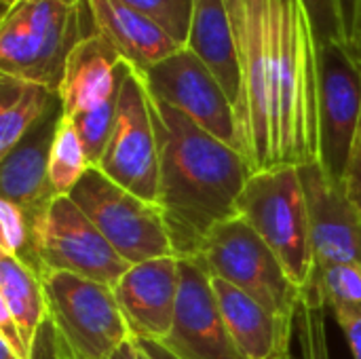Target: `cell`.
I'll use <instances>...</instances> for the list:
<instances>
[{
    "instance_id": "20",
    "label": "cell",
    "mask_w": 361,
    "mask_h": 359,
    "mask_svg": "<svg viewBox=\"0 0 361 359\" xmlns=\"http://www.w3.org/2000/svg\"><path fill=\"white\" fill-rule=\"evenodd\" d=\"M59 106L51 87L0 74V159Z\"/></svg>"
},
{
    "instance_id": "22",
    "label": "cell",
    "mask_w": 361,
    "mask_h": 359,
    "mask_svg": "<svg viewBox=\"0 0 361 359\" xmlns=\"http://www.w3.org/2000/svg\"><path fill=\"white\" fill-rule=\"evenodd\" d=\"M93 167L89 163L87 150L80 142V135L74 123L68 116H59L51 154H49V188L53 197L70 195L82 176Z\"/></svg>"
},
{
    "instance_id": "2",
    "label": "cell",
    "mask_w": 361,
    "mask_h": 359,
    "mask_svg": "<svg viewBox=\"0 0 361 359\" xmlns=\"http://www.w3.org/2000/svg\"><path fill=\"white\" fill-rule=\"evenodd\" d=\"M150 93V91H148ZM159 142V199L173 256L192 260L214 226L237 216L252 169L243 154L150 93Z\"/></svg>"
},
{
    "instance_id": "23",
    "label": "cell",
    "mask_w": 361,
    "mask_h": 359,
    "mask_svg": "<svg viewBox=\"0 0 361 359\" xmlns=\"http://www.w3.org/2000/svg\"><path fill=\"white\" fill-rule=\"evenodd\" d=\"M313 286L332 315L361 313V264L357 262L317 267Z\"/></svg>"
},
{
    "instance_id": "32",
    "label": "cell",
    "mask_w": 361,
    "mask_h": 359,
    "mask_svg": "<svg viewBox=\"0 0 361 359\" xmlns=\"http://www.w3.org/2000/svg\"><path fill=\"white\" fill-rule=\"evenodd\" d=\"M135 339H137V345H140V349H142L144 359H176L165 347H161L159 343H152V341L140 339V336H135Z\"/></svg>"
},
{
    "instance_id": "21",
    "label": "cell",
    "mask_w": 361,
    "mask_h": 359,
    "mask_svg": "<svg viewBox=\"0 0 361 359\" xmlns=\"http://www.w3.org/2000/svg\"><path fill=\"white\" fill-rule=\"evenodd\" d=\"M0 305L8 311L21 341L34 358L40 330L49 322L42 279L13 256H0Z\"/></svg>"
},
{
    "instance_id": "31",
    "label": "cell",
    "mask_w": 361,
    "mask_h": 359,
    "mask_svg": "<svg viewBox=\"0 0 361 359\" xmlns=\"http://www.w3.org/2000/svg\"><path fill=\"white\" fill-rule=\"evenodd\" d=\"M0 359H17L15 353L0 341ZM32 359H57V351H55V341H53V330L51 324L47 322L44 328L38 334L36 347H34V358Z\"/></svg>"
},
{
    "instance_id": "26",
    "label": "cell",
    "mask_w": 361,
    "mask_h": 359,
    "mask_svg": "<svg viewBox=\"0 0 361 359\" xmlns=\"http://www.w3.org/2000/svg\"><path fill=\"white\" fill-rule=\"evenodd\" d=\"M0 256H13L27 269L34 264L30 218L23 209L4 199H0Z\"/></svg>"
},
{
    "instance_id": "16",
    "label": "cell",
    "mask_w": 361,
    "mask_h": 359,
    "mask_svg": "<svg viewBox=\"0 0 361 359\" xmlns=\"http://www.w3.org/2000/svg\"><path fill=\"white\" fill-rule=\"evenodd\" d=\"M212 290L226 330L243 359H292L296 324H290L243 290L212 277Z\"/></svg>"
},
{
    "instance_id": "34",
    "label": "cell",
    "mask_w": 361,
    "mask_h": 359,
    "mask_svg": "<svg viewBox=\"0 0 361 359\" xmlns=\"http://www.w3.org/2000/svg\"><path fill=\"white\" fill-rule=\"evenodd\" d=\"M347 47V51H349V55L353 57V61H355V66L360 68L361 72V32L349 42V44H345Z\"/></svg>"
},
{
    "instance_id": "35",
    "label": "cell",
    "mask_w": 361,
    "mask_h": 359,
    "mask_svg": "<svg viewBox=\"0 0 361 359\" xmlns=\"http://www.w3.org/2000/svg\"><path fill=\"white\" fill-rule=\"evenodd\" d=\"M15 2H19V0H0V4H2V11H8Z\"/></svg>"
},
{
    "instance_id": "11",
    "label": "cell",
    "mask_w": 361,
    "mask_h": 359,
    "mask_svg": "<svg viewBox=\"0 0 361 359\" xmlns=\"http://www.w3.org/2000/svg\"><path fill=\"white\" fill-rule=\"evenodd\" d=\"M142 76L157 99L184 112L207 133L237 148L233 102L188 47L142 72Z\"/></svg>"
},
{
    "instance_id": "28",
    "label": "cell",
    "mask_w": 361,
    "mask_h": 359,
    "mask_svg": "<svg viewBox=\"0 0 361 359\" xmlns=\"http://www.w3.org/2000/svg\"><path fill=\"white\" fill-rule=\"evenodd\" d=\"M343 42L349 44L361 30V0H336Z\"/></svg>"
},
{
    "instance_id": "17",
    "label": "cell",
    "mask_w": 361,
    "mask_h": 359,
    "mask_svg": "<svg viewBox=\"0 0 361 359\" xmlns=\"http://www.w3.org/2000/svg\"><path fill=\"white\" fill-rule=\"evenodd\" d=\"M59 116L61 106L0 159V199L23 209L30 220L53 199L49 188V154Z\"/></svg>"
},
{
    "instance_id": "14",
    "label": "cell",
    "mask_w": 361,
    "mask_h": 359,
    "mask_svg": "<svg viewBox=\"0 0 361 359\" xmlns=\"http://www.w3.org/2000/svg\"><path fill=\"white\" fill-rule=\"evenodd\" d=\"M178 288L180 260L165 256L131 264L112 290L133 334L163 345L173 328Z\"/></svg>"
},
{
    "instance_id": "6",
    "label": "cell",
    "mask_w": 361,
    "mask_h": 359,
    "mask_svg": "<svg viewBox=\"0 0 361 359\" xmlns=\"http://www.w3.org/2000/svg\"><path fill=\"white\" fill-rule=\"evenodd\" d=\"M192 260L207 275L228 281L281 320L296 324L302 290L264 239L239 216L214 226Z\"/></svg>"
},
{
    "instance_id": "3",
    "label": "cell",
    "mask_w": 361,
    "mask_h": 359,
    "mask_svg": "<svg viewBox=\"0 0 361 359\" xmlns=\"http://www.w3.org/2000/svg\"><path fill=\"white\" fill-rule=\"evenodd\" d=\"M95 32L87 0H19L0 13V74L57 91L70 51Z\"/></svg>"
},
{
    "instance_id": "33",
    "label": "cell",
    "mask_w": 361,
    "mask_h": 359,
    "mask_svg": "<svg viewBox=\"0 0 361 359\" xmlns=\"http://www.w3.org/2000/svg\"><path fill=\"white\" fill-rule=\"evenodd\" d=\"M106 359H144L142 355V349H140V345H137V339H135V334L118 349V351H114L110 358Z\"/></svg>"
},
{
    "instance_id": "24",
    "label": "cell",
    "mask_w": 361,
    "mask_h": 359,
    "mask_svg": "<svg viewBox=\"0 0 361 359\" xmlns=\"http://www.w3.org/2000/svg\"><path fill=\"white\" fill-rule=\"evenodd\" d=\"M326 305L315 286L305 292L298 320L296 334L300 345V359H332L328 345V328H326Z\"/></svg>"
},
{
    "instance_id": "19",
    "label": "cell",
    "mask_w": 361,
    "mask_h": 359,
    "mask_svg": "<svg viewBox=\"0 0 361 359\" xmlns=\"http://www.w3.org/2000/svg\"><path fill=\"white\" fill-rule=\"evenodd\" d=\"M186 47L205 63L235 104L241 87V70L226 0H192Z\"/></svg>"
},
{
    "instance_id": "8",
    "label": "cell",
    "mask_w": 361,
    "mask_h": 359,
    "mask_svg": "<svg viewBox=\"0 0 361 359\" xmlns=\"http://www.w3.org/2000/svg\"><path fill=\"white\" fill-rule=\"evenodd\" d=\"M68 197L129 264L173 256L159 205L129 193L97 167H89Z\"/></svg>"
},
{
    "instance_id": "29",
    "label": "cell",
    "mask_w": 361,
    "mask_h": 359,
    "mask_svg": "<svg viewBox=\"0 0 361 359\" xmlns=\"http://www.w3.org/2000/svg\"><path fill=\"white\" fill-rule=\"evenodd\" d=\"M345 188L349 193V197L355 201V205L361 209V123L355 135V144L351 150V159H349V167L345 174Z\"/></svg>"
},
{
    "instance_id": "15",
    "label": "cell",
    "mask_w": 361,
    "mask_h": 359,
    "mask_svg": "<svg viewBox=\"0 0 361 359\" xmlns=\"http://www.w3.org/2000/svg\"><path fill=\"white\" fill-rule=\"evenodd\" d=\"M129 63L99 32L82 38L68 55L57 87L61 114L78 118L114 104L121 95Z\"/></svg>"
},
{
    "instance_id": "18",
    "label": "cell",
    "mask_w": 361,
    "mask_h": 359,
    "mask_svg": "<svg viewBox=\"0 0 361 359\" xmlns=\"http://www.w3.org/2000/svg\"><path fill=\"white\" fill-rule=\"evenodd\" d=\"M95 28L104 34L127 63L140 72L150 70L182 49L161 25L118 0H87Z\"/></svg>"
},
{
    "instance_id": "4",
    "label": "cell",
    "mask_w": 361,
    "mask_h": 359,
    "mask_svg": "<svg viewBox=\"0 0 361 359\" xmlns=\"http://www.w3.org/2000/svg\"><path fill=\"white\" fill-rule=\"evenodd\" d=\"M237 216L264 239L305 294L317 267L300 167L283 165L252 174L237 199Z\"/></svg>"
},
{
    "instance_id": "30",
    "label": "cell",
    "mask_w": 361,
    "mask_h": 359,
    "mask_svg": "<svg viewBox=\"0 0 361 359\" xmlns=\"http://www.w3.org/2000/svg\"><path fill=\"white\" fill-rule=\"evenodd\" d=\"M334 320L345 332L353 359H361V313H336Z\"/></svg>"
},
{
    "instance_id": "9",
    "label": "cell",
    "mask_w": 361,
    "mask_h": 359,
    "mask_svg": "<svg viewBox=\"0 0 361 359\" xmlns=\"http://www.w3.org/2000/svg\"><path fill=\"white\" fill-rule=\"evenodd\" d=\"M95 167L129 193L157 205L159 142L150 93L142 72L131 63L123 78L108 146Z\"/></svg>"
},
{
    "instance_id": "1",
    "label": "cell",
    "mask_w": 361,
    "mask_h": 359,
    "mask_svg": "<svg viewBox=\"0 0 361 359\" xmlns=\"http://www.w3.org/2000/svg\"><path fill=\"white\" fill-rule=\"evenodd\" d=\"M241 87L237 150L252 174L319 161V40L302 0H226Z\"/></svg>"
},
{
    "instance_id": "36",
    "label": "cell",
    "mask_w": 361,
    "mask_h": 359,
    "mask_svg": "<svg viewBox=\"0 0 361 359\" xmlns=\"http://www.w3.org/2000/svg\"><path fill=\"white\" fill-rule=\"evenodd\" d=\"M360 32H361V30H360Z\"/></svg>"
},
{
    "instance_id": "7",
    "label": "cell",
    "mask_w": 361,
    "mask_h": 359,
    "mask_svg": "<svg viewBox=\"0 0 361 359\" xmlns=\"http://www.w3.org/2000/svg\"><path fill=\"white\" fill-rule=\"evenodd\" d=\"M32 271L72 273L114 288L131 264L121 258L85 212L68 197H53L47 207L30 220Z\"/></svg>"
},
{
    "instance_id": "5",
    "label": "cell",
    "mask_w": 361,
    "mask_h": 359,
    "mask_svg": "<svg viewBox=\"0 0 361 359\" xmlns=\"http://www.w3.org/2000/svg\"><path fill=\"white\" fill-rule=\"evenodd\" d=\"M40 279L57 359H106L133 336L110 286L72 273Z\"/></svg>"
},
{
    "instance_id": "10",
    "label": "cell",
    "mask_w": 361,
    "mask_h": 359,
    "mask_svg": "<svg viewBox=\"0 0 361 359\" xmlns=\"http://www.w3.org/2000/svg\"><path fill=\"white\" fill-rule=\"evenodd\" d=\"M361 123V72L345 42L319 44V165L345 182Z\"/></svg>"
},
{
    "instance_id": "12",
    "label": "cell",
    "mask_w": 361,
    "mask_h": 359,
    "mask_svg": "<svg viewBox=\"0 0 361 359\" xmlns=\"http://www.w3.org/2000/svg\"><path fill=\"white\" fill-rule=\"evenodd\" d=\"M161 347L176 359H243L226 330L212 279L195 260H180L173 328Z\"/></svg>"
},
{
    "instance_id": "13",
    "label": "cell",
    "mask_w": 361,
    "mask_h": 359,
    "mask_svg": "<svg viewBox=\"0 0 361 359\" xmlns=\"http://www.w3.org/2000/svg\"><path fill=\"white\" fill-rule=\"evenodd\" d=\"M300 178L307 193L315 267L361 264V209L349 197L345 182L330 180L319 161L302 165Z\"/></svg>"
},
{
    "instance_id": "27",
    "label": "cell",
    "mask_w": 361,
    "mask_h": 359,
    "mask_svg": "<svg viewBox=\"0 0 361 359\" xmlns=\"http://www.w3.org/2000/svg\"><path fill=\"white\" fill-rule=\"evenodd\" d=\"M319 44L328 42H343V32H341V19H338V8L336 0H302Z\"/></svg>"
},
{
    "instance_id": "25",
    "label": "cell",
    "mask_w": 361,
    "mask_h": 359,
    "mask_svg": "<svg viewBox=\"0 0 361 359\" xmlns=\"http://www.w3.org/2000/svg\"><path fill=\"white\" fill-rule=\"evenodd\" d=\"M118 2L152 19L176 42L186 47L190 21H192V0H118Z\"/></svg>"
}]
</instances>
